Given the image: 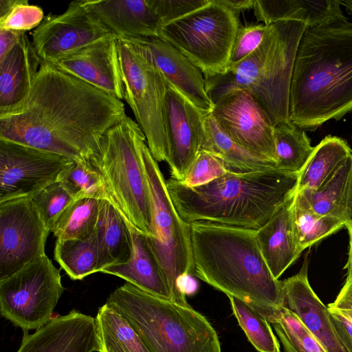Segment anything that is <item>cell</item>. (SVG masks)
<instances>
[{"label": "cell", "mask_w": 352, "mask_h": 352, "mask_svg": "<svg viewBox=\"0 0 352 352\" xmlns=\"http://www.w3.org/2000/svg\"><path fill=\"white\" fill-rule=\"evenodd\" d=\"M230 172L223 162L208 151H202L189 168L184 179L181 182L188 186L208 183Z\"/></svg>", "instance_id": "cell-40"}, {"label": "cell", "mask_w": 352, "mask_h": 352, "mask_svg": "<svg viewBox=\"0 0 352 352\" xmlns=\"http://www.w3.org/2000/svg\"><path fill=\"white\" fill-rule=\"evenodd\" d=\"M117 39L124 100L133 112L154 159L167 163L169 149L164 120L166 81L151 62L125 41Z\"/></svg>", "instance_id": "cell-9"}, {"label": "cell", "mask_w": 352, "mask_h": 352, "mask_svg": "<svg viewBox=\"0 0 352 352\" xmlns=\"http://www.w3.org/2000/svg\"><path fill=\"white\" fill-rule=\"evenodd\" d=\"M95 235L98 253V272L129 261L132 253L129 227L107 200L101 201Z\"/></svg>", "instance_id": "cell-27"}, {"label": "cell", "mask_w": 352, "mask_h": 352, "mask_svg": "<svg viewBox=\"0 0 352 352\" xmlns=\"http://www.w3.org/2000/svg\"><path fill=\"white\" fill-rule=\"evenodd\" d=\"M329 310L341 313L352 321V280L347 278L333 302L328 305Z\"/></svg>", "instance_id": "cell-43"}, {"label": "cell", "mask_w": 352, "mask_h": 352, "mask_svg": "<svg viewBox=\"0 0 352 352\" xmlns=\"http://www.w3.org/2000/svg\"><path fill=\"white\" fill-rule=\"evenodd\" d=\"M206 113L166 81L164 120L169 149L167 164L171 178L175 180L182 182L199 153L208 151Z\"/></svg>", "instance_id": "cell-15"}, {"label": "cell", "mask_w": 352, "mask_h": 352, "mask_svg": "<svg viewBox=\"0 0 352 352\" xmlns=\"http://www.w3.org/2000/svg\"><path fill=\"white\" fill-rule=\"evenodd\" d=\"M96 320L100 352H150L126 320L107 303L98 308Z\"/></svg>", "instance_id": "cell-30"}, {"label": "cell", "mask_w": 352, "mask_h": 352, "mask_svg": "<svg viewBox=\"0 0 352 352\" xmlns=\"http://www.w3.org/2000/svg\"><path fill=\"white\" fill-rule=\"evenodd\" d=\"M298 176L274 168L228 172L195 186L170 177L166 188L179 214L188 223L207 221L258 230L294 195Z\"/></svg>", "instance_id": "cell-4"}, {"label": "cell", "mask_w": 352, "mask_h": 352, "mask_svg": "<svg viewBox=\"0 0 352 352\" xmlns=\"http://www.w3.org/2000/svg\"><path fill=\"white\" fill-rule=\"evenodd\" d=\"M307 269L305 260L297 274L283 281L286 307L300 318L327 352H349L336 329L328 307L311 288Z\"/></svg>", "instance_id": "cell-20"}, {"label": "cell", "mask_w": 352, "mask_h": 352, "mask_svg": "<svg viewBox=\"0 0 352 352\" xmlns=\"http://www.w3.org/2000/svg\"><path fill=\"white\" fill-rule=\"evenodd\" d=\"M314 212L352 226V155L316 190L296 191Z\"/></svg>", "instance_id": "cell-26"}, {"label": "cell", "mask_w": 352, "mask_h": 352, "mask_svg": "<svg viewBox=\"0 0 352 352\" xmlns=\"http://www.w3.org/2000/svg\"><path fill=\"white\" fill-rule=\"evenodd\" d=\"M50 232L31 199L0 203V280L45 255Z\"/></svg>", "instance_id": "cell-13"}, {"label": "cell", "mask_w": 352, "mask_h": 352, "mask_svg": "<svg viewBox=\"0 0 352 352\" xmlns=\"http://www.w3.org/2000/svg\"><path fill=\"white\" fill-rule=\"evenodd\" d=\"M120 100L124 99L118 39L111 35L51 62Z\"/></svg>", "instance_id": "cell-19"}, {"label": "cell", "mask_w": 352, "mask_h": 352, "mask_svg": "<svg viewBox=\"0 0 352 352\" xmlns=\"http://www.w3.org/2000/svg\"><path fill=\"white\" fill-rule=\"evenodd\" d=\"M341 6V0H255L253 10L256 20L266 25L295 21L314 27L348 19Z\"/></svg>", "instance_id": "cell-25"}, {"label": "cell", "mask_w": 352, "mask_h": 352, "mask_svg": "<svg viewBox=\"0 0 352 352\" xmlns=\"http://www.w3.org/2000/svg\"><path fill=\"white\" fill-rule=\"evenodd\" d=\"M292 214L296 239L301 253L345 226V223L338 218L320 215L314 212L305 199L296 192Z\"/></svg>", "instance_id": "cell-32"}, {"label": "cell", "mask_w": 352, "mask_h": 352, "mask_svg": "<svg viewBox=\"0 0 352 352\" xmlns=\"http://www.w3.org/2000/svg\"><path fill=\"white\" fill-rule=\"evenodd\" d=\"M111 35L84 0L72 1L62 14H48L31 33L38 56L49 63Z\"/></svg>", "instance_id": "cell-14"}, {"label": "cell", "mask_w": 352, "mask_h": 352, "mask_svg": "<svg viewBox=\"0 0 352 352\" xmlns=\"http://www.w3.org/2000/svg\"><path fill=\"white\" fill-rule=\"evenodd\" d=\"M351 155L352 151L344 139L325 136L315 146L300 173L296 191L316 190Z\"/></svg>", "instance_id": "cell-28"}, {"label": "cell", "mask_w": 352, "mask_h": 352, "mask_svg": "<svg viewBox=\"0 0 352 352\" xmlns=\"http://www.w3.org/2000/svg\"><path fill=\"white\" fill-rule=\"evenodd\" d=\"M72 162L58 154L0 140V203L31 199L56 182Z\"/></svg>", "instance_id": "cell-12"}, {"label": "cell", "mask_w": 352, "mask_h": 352, "mask_svg": "<svg viewBox=\"0 0 352 352\" xmlns=\"http://www.w3.org/2000/svg\"><path fill=\"white\" fill-rule=\"evenodd\" d=\"M256 230L197 221L190 223L194 276L253 307L267 320L286 307L283 281L260 250Z\"/></svg>", "instance_id": "cell-3"}, {"label": "cell", "mask_w": 352, "mask_h": 352, "mask_svg": "<svg viewBox=\"0 0 352 352\" xmlns=\"http://www.w3.org/2000/svg\"><path fill=\"white\" fill-rule=\"evenodd\" d=\"M210 112L219 128L234 142L276 164L274 124L249 91L231 92L214 104Z\"/></svg>", "instance_id": "cell-16"}, {"label": "cell", "mask_w": 352, "mask_h": 352, "mask_svg": "<svg viewBox=\"0 0 352 352\" xmlns=\"http://www.w3.org/2000/svg\"><path fill=\"white\" fill-rule=\"evenodd\" d=\"M117 38L151 62L164 79L195 106L206 112L212 111L204 74L176 47L158 37Z\"/></svg>", "instance_id": "cell-17"}, {"label": "cell", "mask_w": 352, "mask_h": 352, "mask_svg": "<svg viewBox=\"0 0 352 352\" xmlns=\"http://www.w3.org/2000/svg\"><path fill=\"white\" fill-rule=\"evenodd\" d=\"M101 201L82 198L71 203L51 229L56 240L78 239L91 234L97 224Z\"/></svg>", "instance_id": "cell-34"}, {"label": "cell", "mask_w": 352, "mask_h": 352, "mask_svg": "<svg viewBox=\"0 0 352 352\" xmlns=\"http://www.w3.org/2000/svg\"><path fill=\"white\" fill-rule=\"evenodd\" d=\"M60 270L47 255L0 280V312L24 332L38 329L53 318L65 291Z\"/></svg>", "instance_id": "cell-10"}, {"label": "cell", "mask_w": 352, "mask_h": 352, "mask_svg": "<svg viewBox=\"0 0 352 352\" xmlns=\"http://www.w3.org/2000/svg\"><path fill=\"white\" fill-rule=\"evenodd\" d=\"M146 137L127 116L108 129L89 160L100 174L107 201L128 226L152 236L153 211L141 147Z\"/></svg>", "instance_id": "cell-6"}, {"label": "cell", "mask_w": 352, "mask_h": 352, "mask_svg": "<svg viewBox=\"0 0 352 352\" xmlns=\"http://www.w3.org/2000/svg\"><path fill=\"white\" fill-rule=\"evenodd\" d=\"M141 151L153 211V235L146 236V241L165 275L171 300L188 306L180 282L184 276L195 274L190 223L180 217L174 206L166 181L146 141L142 143Z\"/></svg>", "instance_id": "cell-7"}, {"label": "cell", "mask_w": 352, "mask_h": 352, "mask_svg": "<svg viewBox=\"0 0 352 352\" xmlns=\"http://www.w3.org/2000/svg\"><path fill=\"white\" fill-rule=\"evenodd\" d=\"M346 228H347V230H348L349 231L352 232V226H351V225H347V226H346Z\"/></svg>", "instance_id": "cell-49"}, {"label": "cell", "mask_w": 352, "mask_h": 352, "mask_svg": "<svg viewBox=\"0 0 352 352\" xmlns=\"http://www.w3.org/2000/svg\"><path fill=\"white\" fill-rule=\"evenodd\" d=\"M132 253L128 261L107 267L100 272L118 276L155 296L171 300L165 275L146 236L129 228Z\"/></svg>", "instance_id": "cell-24"}, {"label": "cell", "mask_w": 352, "mask_h": 352, "mask_svg": "<svg viewBox=\"0 0 352 352\" xmlns=\"http://www.w3.org/2000/svg\"><path fill=\"white\" fill-rule=\"evenodd\" d=\"M42 60L26 32L0 59V111L20 103L28 94Z\"/></svg>", "instance_id": "cell-22"}, {"label": "cell", "mask_w": 352, "mask_h": 352, "mask_svg": "<svg viewBox=\"0 0 352 352\" xmlns=\"http://www.w3.org/2000/svg\"><path fill=\"white\" fill-rule=\"evenodd\" d=\"M267 28L263 23L241 26L232 47L228 68L254 52L261 44Z\"/></svg>", "instance_id": "cell-41"}, {"label": "cell", "mask_w": 352, "mask_h": 352, "mask_svg": "<svg viewBox=\"0 0 352 352\" xmlns=\"http://www.w3.org/2000/svg\"><path fill=\"white\" fill-rule=\"evenodd\" d=\"M126 116L122 100L42 61L27 96L0 111V140L88 162Z\"/></svg>", "instance_id": "cell-1"}, {"label": "cell", "mask_w": 352, "mask_h": 352, "mask_svg": "<svg viewBox=\"0 0 352 352\" xmlns=\"http://www.w3.org/2000/svg\"><path fill=\"white\" fill-rule=\"evenodd\" d=\"M31 200L45 226L51 232L60 214L76 199L61 181L57 180L32 197Z\"/></svg>", "instance_id": "cell-39"}, {"label": "cell", "mask_w": 352, "mask_h": 352, "mask_svg": "<svg viewBox=\"0 0 352 352\" xmlns=\"http://www.w3.org/2000/svg\"><path fill=\"white\" fill-rule=\"evenodd\" d=\"M341 3L346 8L347 12L352 15V0H341Z\"/></svg>", "instance_id": "cell-48"}, {"label": "cell", "mask_w": 352, "mask_h": 352, "mask_svg": "<svg viewBox=\"0 0 352 352\" xmlns=\"http://www.w3.org/2000/svg\"><path fill=\"white\" fill-rule=\"evenodd\" d=\"M61 181L76 199L92 198L107 200L102 179L88 162H72L60 173Z\"/></svg>", "instance_id": "cell-37"}, {"label": "cell", "mask_w": 352, "mask_h": 352, "mask_svg": "<svg viewBox=\"0 0 352 352\" xmlns=\"http://www.w3.org/2000/svg\"><path fill=\"white\" fill-rule=\"evenodd\" d=\"M228 297L239 325L252 346L258 352H280L278 340L267 318L248 303Z\"/></svg>", "instance_id": "cell-36"}, {"label": "cell", "mask_w": 352, "mask_h": 352, "mask_svg": "<svg viewBox=\"0 0 352 352\" xmlns=\"http://www.w3.org/2000/svg\"><path fill=\"white\" fill-rule=\"evenodd\" d=\"M239 15L216 0L163 25L158 38L180 51L204 77L224 73L241 27Z\"/></svg>", "instance_id": "cell-8"}, {"label": "cell", "mask_w": 352, "mask_h": 352, "mask_svg": "<svg viewBox=\"0 0 352 352\" xmlns=\"http://www.w3.org/2000/svg\"><path fill=\"white\" fill-rule=\"evenodd\" d=\"M352 111V22L307 27L293 69L289 120L314 131Z\"/></svg>", "instance_id": "cell-2"}, {"label": "cell", "mask_w": 352, "mask_h": 352, "mask_svg": "<svg viewBox=\"0 0 352 352\" xmlns=\"http://www.w3.org/2000/svg\"><path fill=\"white\" fill-rule=\"evenodd\" d=\"M22 33L0 29V59L3 58L14 47Z\"/></svg>", "instance_id": "cell-45"}, {"label": "cell", "mask_w": 352, "mask_h": 352, "mask_svg": "<svg viewBox=\"0 0 352 352\" xmlns=\"http://www.w3.org/2000/svg\"><path fill=\"white\" fill-rule=\"evenodd\" d=\"M205 124L209 140L208 152L220 158L230 172L249 173L276 168L275 162L250 153L234 142L218 126L211 112Z\"/></svg>", "instance_id": "cell-29"}, {"label": "cell", "mask_w": 352, "mask_h": 352, "mask_svg": "<svg viewBox=\"0 0 352 352\" xmlns=\"http://www.w3.org/2000/svg\"><path fill=\"white\" fill-rule=\"evenodd\" d=\"M216 1L236 14L253 8L254 0H216Z\"/></svg>", "instance_id": "cell-46"}, {"label": "cell", "mask_w": 352, "mask_h": 352, "mask_svg": "<svg viewBox=\"0 0 352 352\" xmlns=\"http://www.w3.org/2000/svg\"><path fill=\"white\" fill-rule=\"evenodd\" d=\"M267 320L272 324L285 352H327L300 318L287 307L276 311Z\"/></svg>", "instance_id": "cell-35"}, {"label": "cell", "mask_w": 352, "mask_h": 352, "mask_svg": "<svg viewBox=\"0 0 352 352\" xmlns=\"http://www.w3.org/2000/svg\"><path fill=\"white\" fill-rule=\"evenodd\" d=\"M276 168L300 174L312 155L315 146L305 131L291 122L274 126Z\"/></svg>", "instance_id": "cell-31"}, {"label": "cell", "mask_w": 352, "mask_h": 352, "mask_svg": "<svg viewBox=\"0 0 352 352\" xmlns=\"http://www.w3.org/2000/svg\"><path fill=\"white\" fill-rule=\"evenodd\" d=\"M270 52L246 88L270 118L274 126L289 120L290 87L298 47L307 25L295 21L273 23Z\"/></svg>", "instance_id": "cell-11"}, {"label": "cell", "mask_w": 352, "mask_h": 352, "mask_svg": "<svg viewBox=\"0 0 352 352\" xmlns=\"http://www.w3.org/2000/svg\"><path fill=\"white\" fill-rule=\"evenodd\" d=\"M329 311L342 342L349 352H352V321L337 311Z\"/></svg>", "instance_id": "cell-44"}, {"label": "cell", "mask_w": 352, "mask_h": 352, "mask_svg": "<svg viewBox=\"0 0 352 352\" xmlns=\"http://www.w3.org/2000/svg\"><path fill=\"white\" fill-rule=\"evenodd\" d=\"M43 9L28 0H0V29L26 32L44 19Z\"/></svg>", "instance_id": "cell-38"}, {"label": "cell", "mask_w": 352, "mask_h": 352, "mask_svg": "<svg viewBox=\"0 0 352 352\" xmlns=\"http://www.w3.org/2000/svg\"><path fill=\"white\" fill-rule=\"evenodd\" d=\"M96 318L73 309L32 334L24 332L16 352H100Z\"/></svg>", "instance_id": "cell-18"}, {"label": "cell", "mask_w": 352, "mask_h": 352, "mask_svg": "<svg viewBox=\"0 0 352 352\" xmlns=\"http://www.w3.org/2000/svg\"><path fill=\"white\" fill-rule=\"evenodd\" d=\"M106 303L122 316L150 352H221L218 335L190 305H182L126 283Z\"/></svg>", "instance_id": "cell-5"}, {"label": "cell", "mask_w": 352, "mask_h": 352, "mask_svg": "<svg viewBox=\"0 0 352 352\" xmlns=\"http://www.w3.org/2000/svg\"><path fill=\"white\" fill-rule=\"evenodd\" d=\"M294 195L256 230V239L263 257L276 279L301 254L297 245L293 221Z\"/></svg>", "instance_id": "cell-23"}, {"label": "cell", "mask_w": 352, "mask_h": 352, "mask_svg": "<svg viewBox=\"0 0 352 352\" xmlns=\"http://www.w3.org/2000/svg\"><path fill=\"white\" fill-rule=\"evenodd\" d=\"M209 0H151L162 25L205 6Z\"/></svg>", "instance_id": "cell-42"}, {"label": "cell", "mask_w": 352, "mask_h": 352, "mask_svg": "<svg viewBox=\"0 0 352 352\" xmlns=\"http://www.w3.org/2000/svg\"><path fill=\"white\" fill-rule=\"evenodd\" d=\"M349 256H348L347 263H346L344 268L347 270V278L352 280V232L349 231Z\"/></svg>", "instance_id": "cell-47"}, {"label": "cell", "mask_w": 352, "mask_h": 352, "mask_svg": "<svg viewBox=\"0 0 352 352\" xmlns=\"http://www.w3.org/2000/svg\"><path fill=\"white\" fill-rule=\"evenodd\" d=\"M116 37H159L162 23L151 0H84Z\"/></svg>", "instance_id": "cell-21"}, {"label": "cell", "mask_w": 352, "mask_h": 352, "mask_svg": "<svg viewBox=\"0 0 352 352\" xmlns=\"http://www.w3.org/2000/svg\"><path fill=\"white\" fill-rule=\"evenodd\" d=\"M54 258L74 280L98 272V253L95 230L82 239L56 240Z\"/></svg>", "instance_id": "cell-33"}]
</instances>
